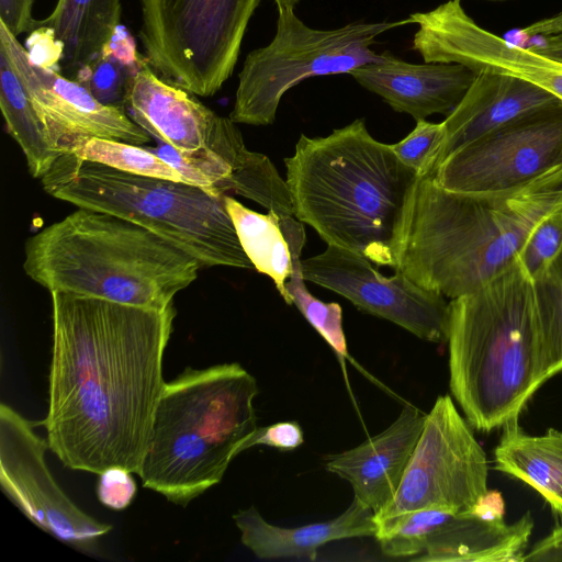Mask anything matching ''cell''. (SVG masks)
I'll return each instance as SVG.
<instances>
[{
  "label": "cell",
  "instance_id": "6da1fadb",
  "mask_svg": "<svg viewBox=\"0 0 562 562\" xmlns=\"http://www.w3.org/2000/svg\"><path fill=\"white\" fill-rule=\"evenodd\" d=\"M49 449L64 465L138 474L165 386L175 305L147 308L52 291Z\"/></svg>",
  "mask_w": 562,
  "mask_h": 562
},
{
  "label": "cell",
  "instance_id": "7a4b0ae2",
  "mask_svg": "<svg viewBox=\"0 0 562 562\" xmlns=\"http://www.w3.org/2000/svg\"><path fill=\"white\" fill-rule=\"evenodd\" d=\"M294 216L327 245L396 268L419 177L364 120L327 136L302 134L284 159Z\"/></svg>",
  "mask_w": 562,
  "mask_h": 562
},
{
  "label": "cell",
  "instance_id": "3957f363",
  "mask_svg": "<svg viewBox=\"0 0 562 562\" xmlns=\"http://www.w3.org/2000/svg\"><path fill=\"white\" fill-rule=\"evenodd\" d=\"M561 205L562 181L464 193L419 177L394 270L451 300L471 293L508 270L533 227Z\"/></svg>",
  "mask_w": 562,
  "mask_h": 562
},
{
  "label": "cell",
  "instance_id": "277c9868",
  "mask_svg": "<svg viewBox=\"0 0 562 562\" xmlns=\"http://www.w3.org/2000/svg\"><path fill=\"white\" fill-rule=\"evenodd\" d=\"M449 385L468 423L490 431L518 418L549 379L532 280L517 260L449 302Z\"/></svg>",
  "mask_w": 562,
  "mask_h": 562
},
{
  "label": "cell",
  "instance_id": "5b68a950",
  "mask_svg": "<svg viewBox=\"0 0 562 562\" xmlns=\"http://www.w3.org/2000/svg\"><path fill=\"white\" fill-rule=\"evenodd\" d=\"M200 262L127 220L78 207L25 240L23 270L44 289L162 310Z\"/></svg>",
  "mask_w": 562,
  "mask_h": 562
},
{
  "label": "cell",
  "instance_id": "8992f818",
  "mask_svg": "<svg viewBox=\"0 0 562 562\" xmlns=\"http://www.w3.org/2000/svg\"><path fill=\"white\" fill-rule=\"evenodd\" d=\"M256 379L240 364L188 368L165 383L138 475L143 486L187 506L222 481L258 430Z\"/></svg>",
  "mask_w": 562,
  "mask_h": 562
},
{
  "label": "cell",
  "instance_id": "52a82bcc",
  "mask_svg": "<svg viewBox=\"0 0 562 562\" xmlns=\"http://www.w3.org/2000/svg\"><path fill=\"white\" fill-rule=\"evenodd\" d=\"M41 182L57 200L148 229L195 258L202 268L255 269L240 245L225 195L186 182L127 173L75 154L61 155Z\"/></svg>",
  "mask_w": 562,
  "mask_h": 562
},
{
  "label": "cell",
  "instance_id": "ba28073f",
  "mask_svg": "<svg viewBox=\"0 0 562 562\" xmlns=\"http://www.w3.org/2000/svg\"><path fill=\"white\" fill-rule=\"evenodd\" d=\"M415 24L408 16L394 22H355L333 30H316L294 10L278 11L272 41L251 50L238 74L229 119L236 124L271 125L282 97L301 81L318 76L351 74L381 61L370 46L384 32Z\"/></svg>",
  "mask_w": 562,
  "mask_h": 562
},
{
  "label": "cell",
  "instance_id": "9c48e42d",
  "mask_svg": "<svg viewBox=\"0 0 562 562\" xmlns=\"http://www.w3.org/2000/svg\"><path fill=\"white\" fill-rule=\"evenodd\" d=\"M261 0H139L146 63L164 80L212 97L231 78Z\"/></svg>",
  "mask_w": 562,
  "mask_h": 562
},
{
  "label": "cell",
  "instance_id": "30bf717a",
  "mask_svg": "<svg viewBox=\"0 0 562 562\" xmlns=\"http://www.w3.org/2000/svg\"><path fill=\"white\" fill-rule=\"evenodd\" d=\"M487 472L486 454L470 424L449 395L438 396L394 498L374 515L375 535L419 509L471 513L488 491Z\"/></svg>",
  "mask_w": 562,
  "mask_h": 562
},
{
  "label": "cell",
  "instance_id": "8fae6325",
  "mask_svg": "<svg viewBox=\"0 0 562 562\" xmlns=\"http://www.w3.org/2000/svg\"><path fill=\"white\" fill-rule=\"evenodd\" d=\"M443 189L513 191L562 181V103L524 115L460 148L434 173Z\"/></svg>",
  "mask_w": 562,
  "mask_h": 562
},
{
  "label": "cell",
  "instance_id": "7c38bea8",
  "mask_svg": "<svg viewBox=\"0 0 562 562\" xmlns=\"http://www.w3.org/2000/svg\"><path fill=\"white\" fill-rule=\"evenodd\" d=\"M48 441L9 405H0V484L11 502L42 530L90 551L112 526L78 508L58 486L45 462Z\"/></svg>",
  "mask_w": 562,
  "mask_h": 562
},
{
  "label": "cell",
  "instance_id": "4fadbf2b",
  "mask_svg": "<svg viewBox=\"0 0 562 562\" xmlns=\"http://www.w3.org/2000/svg\"><path fill=\"white\" fill-rule=\"evenodd\" d=\"M301 269L305 281L340 294L369 314L387 319L423 340L447 341L446 297L419 286L400 271L385 277L366 257L334 245L301 260Z\"/></svg>",
  "mask_w": 562,
  "mask_h": 562
},
{
  "label": "cell",
  "instance_id": "5bb4252c",
  "mask_svg": "<svg viewBox=\"0 0 562 562\" xmlns=\"http://www.w3.org/2000/svg\"><path fill=\"white\" fill-rule=\"evenodd\" d=\"M0 43L9 49L54 148L72 154L90 138H105L144 146L149 134L124 106L97 100L79 81L32 60L30 53L0 22Z\"/></svg>",
  "mask_w": 562,
  "mask_h": 562
},
{
  "label": "cell",
  "instance_id": "9a60e30c",
  "mask_svg": "<svg viewBox=\"0 0 562 562\" xmlns=\"http://www.w3.org/2000/svg\"><path fill=\"white\" fill-rule=\"evenodd\" d=\"M418 30L412 48L425 63L460 64L475 74L494 72L521 78L562 100V61L515 46L480 26L461 0H448L427 12L409 15Z\"/></svg>",
  "mask_w": 562,
  "mask_h": 562
},
{
  "label": "cell",
  "instance_id": "2e32d148",
  "mask_svg": "<svg viewBox=\"0 0 562 562\" xmlns=\"http://www.w3.org/2000/svg\"><path fill=\"white\" fill-rule=\"evenodd\" d=\"M213 126L205 145L193 150H179L160 142L144 147L171 165L189 184L214 195H241L280 218L294 216L288 184L271 160L246 147L229 117L217 114Z\"/></svg>",
  "mask_w": 562,
  "mask_h": 562
},
{
  "label": "cell",
  "instance_id": "e0dca14e",
  "mask_svg": "<svg viewBox=\"0 0 562 562\" xmlns=\"http://www.w3.org/2000/svg\"><path fill=\"white\" fill-rule=\"evenodd\" d=\"M350 75L394 111L407 113L416 121L432 114L449 115L476 77L460 64H411L387 50L381 61L364 65Z\"/></svg>",
  "mask_w": 562,
  "mask_h": 562
},
{
  "label": "cell",
  "instance_id": "ac0fdd59",
  "mask_svg": "<svg viewBox=\"0 0 562 562\" xmlns=\"http://www.w3.org/2000/svg\"><path fill=\"white\" fill-rule=\"evenodd\" d=\"M425 417L417 408L405 406L382 432L352 449L329 456L326 470L346 480L355 499L375 515L394 498Z\"/></svg>",
  "mask_w": 562,
  "mask_h": 562
},
{
  "label": "cell",
  "instance_id": "d6986e66",
  "mask_svg": "<svg viewBox=\"0 0 562 562\" xmlns=\"http://www.w3.org/2000/svg\"><path fill=\"white\" fill-rule=\"evenodd\" d=\"M560 103L562 100L550 91L521 78L494 72L476 74L463 99L442 122L445 138L436 169L471 142L524 115Z\"/></svg>",
  "mask_w": 562,
  "mask_h": 562
},
{
  "label": "cell",
  "instance_id": "ffe728a7",
  "mask_svg": "<svg viewBox=\"0 0 562 562\" xmlns=\"http://www.w3.org/2000/svg\"><path fill=\"white\" fill-rule=\"evenodd\" d=\"M124 108L149 135L179 150L204 146L217 116L195 94L159 77L145 58L130 81Z\"/></svg>",
  "mask_w": 562,
  "mask_h": 562
},
{
  "label": "cell",
  "instance_id": "44dd1931",
  "mask_svg": "<svg viewBox=\"0 0 562 562\" xmlns=\"http://www.w3.org/2000/svg\"><path fill=\"white\" fill-rule=\"evenodd\" d=\"M233 518L241 542L259 559L315 560L318 549L330 541L374 537L376 532L374 513L355 498L338 517L300 527L272 525L255 507L239 510Z\"/></svg>",
  "mask_w": 562,
  "mask_h": 562
},
{
  "label": "cell",
  "instance_id": "7402d4cb",
  "mask_svg": "<svg viewBox=\"0 0 562 562\" xmlns=\"http://www.w3.org/2000/svg\"><path fill=\"white\" fill-rule=\"evenodd\" d=\"M533 529L526 513L513 524L473 513L453 514L430 537L414 561L522 562Z\"/></svg>",
  "mask_w": 562,
  "mask_h": 562
},
{
  "label": "cell",
  "instance_id": "603a6c76",
  "mask_svg": "<svg viewBox=\"0 0 562 562\" xmlns=\"http://www.w3.org/2000/svg\"><path fill=\"white\" fill-rule=\"evenodd\" d=\"M121 0H57L36 29L56 46L66 75L78 70L109 48L117 33Z\"/></svg>",
  "mask_w": 562,
  "mask_h": 562
},
{
  "label": "cell",
  "instance_id": "cb8c5ba5",
  "mask_svg": "<svg viewBox=\"0 0 562 562\" xmlns=\"http://www.w3.org/2000/svg\"><path fill=\"white\" fill-rule=\"evenodd\" d=\"M494 449V468L535 488L562 516V431L531 436L518 418L502 426Z\"/></svg>",
  "mask_w": 562,
  "mask_h": 562
},
{
  "label": "cell",
  "instance_id": "d4e9b609",
  "mask_svg": "<svg viewBox=\"0 0 562 562\" xmlns=\"http://www.w3.org/2000/svg\"><path fill=\"white\" fill-rule=\"evenodd\" d=\"M0 109L29 172L42 179L61 156L53 146L9 49L0 43Z\"/></svg>",
  "mask_w": 562,
  "mask_h": 562
},
{
  "label": "cell",
  "instance_id": "484cf974",
  "mask_svg": "<svg viewBox=\"0 0 562 562\" xmlns=\"http://www.w3.org/2000/svg\"><path fill=\"white\" fill-rule=\"evenodd\" d=\"M225 205L254 268L270 277L279 294L291 305L285 282L292 272V255L280 226V217L273 211L267 214L252 211L227 194Z\"/></svg>",
  "mask_w": 562,
  "mask_h": 562
},
{
  "label": "cell",
  "instance_id": "4316f807",
  "mask_svg": "<svg viewBox=\"0 0 562 562\" xmlns=\"http://www.w3.org/2000/svg\"><path fill=\"white\" fill-rule=\"evenodd\" d=\"M531 280L544 359L552 378L562 372V248Z\"/></svg>",
  "mask_w": 562,
  "mask_h": 562
},
{
  "label": "cell",
  "instance_id": "83f0119b",
  "mask_svg": "<svg viewBox=\"0 0 562 562\" xmlns=\"http://www.w3.org/2000/svg\"><path fill=\"white\" fill-rule=\"evenodd\" d=\"M72 154L80 159L127 173L186 182L178 170L144 146L114 139L90 138Z\"/></svg>",
  "mask_w": 562,
  "mask_h": 562
},
{
  "label": "cell",
  "instance_id": "f1b7e54d",
  "mask_svg": "<svg viewBox=\"0 0 562 562\" xmlns=\"http://www.w3.org/2000/svg\"><path fill=\"white\" fill-rule=\"evenodd\" d=\"M292 272L285 282L290 303L294 304L305 319L330 346L340 362L348 357L347 341L342 328V310L338 303H325L311 294L301 269V252L292 251Z\"/></svg>",
  "mask_w": 562,
  "mask_h": 562
},
{
  "label": "cell",
  "instance_id": "f546056e",
  "mask_svg": "<svg viewBox=\"0 0 562 562\" xmlns=\"http://www.w3.org/2000/svg\"><path fill=\"white\" fill-rule=\"evenodd\" d=\"M144 59L123 57L112 45L78 70L72 78L82 83L100 102L124 106L131 79Z\"/></svg>",
  "mask_w": 562,
  "mask_h": 562
},
{
  "label": "cell",
  "instance_id": "4dcf8cb0",
  "mask_svg": "<svg viewBox=\"0 0 562 562\" xmlns=\"http://www.w3.org/2000/svg\"><path fill=\"white\" fill-rule=\"evenodd\" d=\"M453 513L442 509H419L406 514L375 535L383 554L391 558L420 555L432 533Z\"/></svg>",
  "mask_w": 562,
  "mask_h": 562
},
{
  "label": "cell",
  "instance_id": "1f68e13d",
  "mask_svg": "<svg viewBox=\"0 0 562 562\" xmlns=\"http://www.w3.org/2000/svg\"><path fill=\"white\" fill-rule=\"evenodd\" d=\"M445 138L441 123L416 121L414 130L391 147L398 159L418 177L434 176L436 161Z\"/></svg>",
  "mask_w": 562,
  "mask_h": 562
},
{
  "label": "cell",
  "instance_id": "d6a6232c",
  "mask_svg": "<svg viewBox=\"0 0 562 562\" xmlns=\"http://www.w3.org/2000/svg\"><path fill=\"white\" fill-rule=\"evenodd\" d=\"M562 248V205L543 217L527 237L518 260L532 278Z\"/></svg>",
  "mask_w": 562,
  "mask_h": 562
},
{
  "label": "cell",
  "instance_id": "836d02e7",
  "mask_svg": "<svg viewBox=\"0 0 562 562\" xmlns=\"http://www.w3.org/2000/svg\"><path fill=\"white\" fill-rule=\"evenodd\" d=\"M132 474L121 468H111L99 474L97 487L99 501L111 509H125L136 494V484Z\"/></svg>",
  "mask_w": 562,
  "mask_h": 562
},
{
  "label": "cell",
  "instance_id": "e575fe53",
  "mask_svg": "<svg viewBox=\"0 0 562 562\" xmlns=\"http://www.w3.org/2000/svg\"><path fill=\"white\" fill-rule=\"evenodd\" d=\"M304 442L303 430L295 422H280L258 428L248 442V448L257 445L272 447L282 451L294 450Z\"/></svg>",
  "mask_w": 562,
  "mask_h": 562
},
{
  "label": "cell",
  "instance_id": "d590c367",
  "mask_svg": "<svg viewBox=\"0 0 562 562\" xmlns=\"http://www.w3.org/2000/svg\"><path fill=\"white\" fill-rule=\"evenodd\" d=\"M35 0H0V22L15 36L36 29L32 9Z\"/></svg>",
  "mask_w": 562,
  "mask_h": 562
},
{
  "label": "cell",
  "instance_id": "8d00e7d4",
  "mask_svg": "<svg viewBox=\"0 0 562 562\" xmlns=\"http://www.w3.org/2000/svg\"><path fill=\"white\" fill-rule=\"evenodd\" d=\"M562 562V525L526 552L522 562Z\"/></svg>",
  "mask_w": 562,
  "mask_h": 562
},
{
  "label": "cell",
  "instance_id": "74e56055",
  "mask_svg": "<svg viewBox=\"0 0 562 562\" xmlns=\"http://www.w3.org/2000/svg\"><path fill=\"white\" fill-rule=\"evenodd\" d=\"M504 512L502 494L497 491H487L477 501L471 513L485 519H503Z\"/></svg>",
  "mask_w": 562,
  "mask_h": 562
},
{
  "label": "cell",
  "instance_id": "f35d334b",
  "mask_svg": "<svg viewBox=\"0 0 562 562\" xmlns=\"http://www.w3.org/2000/svg\"><path fill=\"white\" fill-rule=\"evenodd\" d=\"M526 36L549 37L562 32V11L554 16L537 21L520 31Z\"/></svg>",
  "mask_w": 562,
  "mask_h": 562
},
{
  "label": "cell",
  "instance_id": "ab89813d",
  "mask_svg": "<svg viewBox=\"0 0 562 562\" xmlns=\"http://www.w3.org/2000/svg\"><path fill=\"white\" fill-rule=\"evenodd\" d=\"M537 53L562 61V43H548L539 47H532Z\"/></svg>",
  "mask_w": 562,
  "mask_h": 562
},
{
  "label": "cell",
  "instance_id": "60d3db41",
  "mask_svg": "<svg viewBox=\"0 0 562 562\" xmlns=\"http://www.w3.org/2000/svg\"><path fill=\"white\" fill-rule=\"evenodd\" d=\"M273 1L277 5V10L283 11V10H294L295 5L301 0H273Z\"/></svg>",
  "mask_w": 562,
  "mask_h": 562
},
{
  "label": "cell",
  "instance_id": "b9f144b4",
  "mask_svg": "<svg viewBox=\"0 0 562 562\" xmlns=\"http://www.w3.org/2000/svg\"><path fill=\"white\" fill-rule=\"evenodd\" d=\"M546 42H548V43H562V32L557 34V35H552V36L546 37Z\"/></svg>",
  "mask_w": 562,
  "mask_h": 562
},
{
  "label": "cell",
  "instance_id": "7bdbcfd3",
  "mask_svg": "<svg viewBox=\"0 0 562 562\" xmlns=\"http://www.w3.org/2000/svg\"><path fill=\"white\" fill-rule=\"evenodd\" d=\"M486 1L504 2V1H513V0H486Z\"/></svg>",
  "mask_w": 562,
  "mask_h": 562
}]
</instances>
